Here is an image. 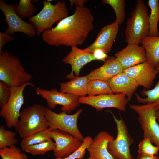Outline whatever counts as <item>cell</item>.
Masks as SVG:
<instances>
[{
	"label": "cell",
	"instance_id": "3957f363",
	"mask_svg": "<svg viewBox=\"0 0 159 159\" xmlns=\"http://www.w3.org/2000/svg\"><path fill=\"white\" fill-rule=\"evenodd\" d=\"M149 15L147 6L142 0H138L127 19L125 31V42L139 45L141 40L148 36Z\"/></svg>",
	"mask_w": 159,
	"mask_h": 159
},
{
	"label": "cell",
	"instance_id": "836d02e7",
	"mask_svg": "<svg viewBox=\"0 0 159 159\" xmlns=\"http://www.w3.org/2000/svg\"><path fill=\"white\" fill-rule=\"evenodd\" d=\"M11 95L10 87L0 81V107L4 106L9 100Z\"/></svg>",
	"mask_w": 159,
	"mask_h": 159
},
{
	"label": "cell",
	"instance_id": "d6a6232c",
	"mask_svg": "<svg viewBox=\"0 0 159 159\" xmlns=\"http://www.w3.org/2000/svg\"><path fill=\"white\" fill-rule=\"evenodd\" d=\"M93 139L89 136L85 137L81 146L75 151L67 157L64 158H56L54 159H82L87 148L92 142Z\"/></svg>",
	"mask_w": 159,
	"mask_h": 159
},
{
	"label": "cell",
	"instance_id": "f1b7e54d",
	"mask_svg": "<svg viewBox=\"0 0 159 159\" xmlns=\"http://www.w3.org/2000/svg\"><path fill=\"white\" fill-rule=\"evenodd\" d=\"M15 11L16 14L22 19L34 16L37 9L31 0H20L19 4L16 5Z\"/></svg>",
	"mask_w": 159,
	"mask_h": 159
},
{
	"label": "cell",
	"instance_id": "ac0fdd59",
	"mask_svg": "<svg viewBox=\"0 0 159 159\" xmlns=\"http://www.w3.org/2000/svg\"><path fill=\"white\" fill-rule=\"evenodd\" d=\"M114 139L107 131L99 132L87 149L89 154L87 159H114L107 149L108 143Z\"/></svg>",
	"mask_w": 159,
	"mask_h": 159
},
{
	"label": "cell",
	"instance_id": "f546056e",
	"mask_svg": "<svg viewBox=\"0 0 159 159\" xmlns=\"http://www.w3.org/2000/svg\"><path fill=\"white\" fill-rule=\"evenodd\" d=\"M16 133L12 131L6 130L5 126L0 127V149L10 148L15 145L18 140L15 137Z\"/></svg>",
	"mask_w": 159,
	"mask_h": 159
},
{
	"label": "cell",
	"instance_id": "7a4b0ae2",
	"mask_svg": "<svg viewBox=\"0 0 159 159\" xmlns=\"http://www.w3.org/2000/svg\"><path fill=\"white\" fill-rule=\"evenodd\" d=\"M49 128L45 107L38 104L23 109L14 128L22 139Z\"/></svg>",
	"mask_w": 159,
	"mask_h": 159
},
{
	"label": "cell",
	"instance_id": "4316f807",
	"mask_svg": "<svg viewBox=\"0 0 159 159\" xmlns=\"http://www.w3.org/2000/svg\"><path fill=\"white\" fill-rule=\"evenodd\" d=\"M52 130L49 127L22 139L21 143L22 150L28 146L37 144L51 138V132Z\"/></svg>",
	"mask_w": 159,
	"mask_h": 159
},
{
	"label": "cell",
	"instance_id": "f35d334b",
	"mask_svg": "<svg viewBox=\"0 0 159 159\" xmlns=\"http://www.w3.org/2000/svg\"><path fill=\"white\" fill-rule=\"evenodd\" d=\"M157 120L158 123L159 124V110H157L156 112Z\"/></svg>",
	"mask_w": 159,
	"mask_h": 159
},
{
	"label": "cell",
	"instance_id": "ab89813d",
	"mask_svg": "<svg viewBox=\"0 0 159 159\" xmlns=\"http://www.w3.org/2000/svg\"><path fill=\"white\" fill-rule=\"evenodd\" d=\"M156 69L158 71V73L159 74V64L156 67Z\"/></svg>",
	"mask_w": 159,
	"mask_h": 159
},
{
	"label": "cell",
	"instance_id": "4fadbf2b",
	"mask_svg": "<svg viewBox=\"0 0 159 159\" xmlns=\"http://www.w3.org/2000/svg\"><path fill=\"white\" fill-rule=\"evenodd\" d=\"M51 137L55 144L53 151L56 158L67 157L77 150L82 144V142L73 135L59 129L52 130Z\"/></svg>",
	"mask_w": 159,
	"mask_h": 159
},
{
	"label": "cell",
	"instance_id": "d4e9b609",
	"mask_svg": "<svg viewBox=\"0 0 159 159\" xmlns=\"http://www.w3.org/2000/svg\"><path fill=\"white\" fill-rule=\"evenodd\" d=\"M141 94L146 97L142 98L137 93L135 94L137 100L138 102L144 104L155 103L156 109L159 110V80L153 89L147 90L144 88L142 91Z\"/></svg>",
	"mask_w": 159,
	"mask_h": 159
},
{
	"label": "cell",
	"instance_id": "1f68e13d",
	"mask_svg": "<svg viewBox=\"0 0 159 159\" xmlns=\"http://www.w3.org/2000/svg\"><path fill=\"white\" fill-rule=\"evenodd\" d=\"M0 156L2 159H28L26 155L15 145L0 149Z\"/></svg>",
	"mask_w": 159,
	"mask_h": 159
},
{
	"label": "cell",
	"instance_id": "ba28073f",
	"mask_svg": "<svg viewBox=\"0 0 159 159\" xmlns=\"http://www.w3.org/2000/svg\"><path fill=\"white\" fill-rule=\"evenodd\" d=\"M80 109L72 115H68L65 111L55 113L45 107V116L52 130L59 129L73 135L81 142L84 137L80 131L77 126L78 117L83 111Z\"/></svg>",
	"mask_w": 159,
	"mask_h": 159
},
{
	"label": "cell",
	"instance_id": "ffe728a7",
	"mask_svg": "<svg viewBox=\"0 0 159 159\" xmlns=\"http://www.w3.org/2000/svg\"><path fill=\"white\" fill-rule=\"evenodd\" d=\"M113 93L125 94L129 101L140 86L133 79L122 72L107 81Z\"/></svg>",
	"mask_w": 159,
	"mask_h": 159
},
{
	"label": "cell",
	"instance_id": "484cf974",
	"mask_svg": "<svg viewBox=\"0 0 159 159\" xmlns=\"http://www.w3.org/2000/svg\"><path fill=\"white\" fill-rule=\"evenodd\" d=\"M55 147V143L51 138L41 143L26 147L22 150L34 155H43L48 151H53Z\"/></svg>",
	"mask_w": 159,
	"mask_h": 159
},
{
	"label": "cell",
	"instance_id": "cb8c5ba5",
	"mask_svg": "<svg viewBox=\"0 0 159 159\" xmlns=\"http://www.w3.org/2000/svg\"><path fill=\"white\" fill-rule=\"evenodd\" d=\"M113 94L107 82L100 80L90 81L87 86V94L95 96L102 94Z\"/></svg>",
	"mask_w": 159,
	"mask_h": 159
},
{
	"label": "cell",
	"instance_id": "9c48e42d",
	"mask_svg": "<svg viewBox=\"0 0 159 159\" xmlns=\"http://www.w3.org/2000/svg\"><path fill=\"white\" fill-rule=\"evenodd\" d=\"M28 86L34 87L30 82L19 86L10 87V96L7 103L2 107L0 115L4 119L8 128H14L18 121L21 107L24 103L23 92Z\"/></svg>",
	"mask_w": 159,
	"mask_h": 159
},
{
	"label": "cell",
	"instance_id": "2e32d148",
	"mask_svg": "<svg viewBox=\"0 0 159 159\" xmlns=\"http://www.w3.org/2000/svg\"><path fill=\"white\" fill-rule=\"evenodd\" d=\"M115 57L123 69L147 61L144 47L133 44H128L122 49L115 54Z\"/></svg>",
	"mask_w": 159,
	"mask_h": 159
},
{
	"label": "cell",
	"instance_id": "30bf717a",
	"mask_svg": "<svg viewBox=\"0 0 159 159\" xmlns=\"http://www.w3.org/2000/svg\"><path fill=\"white\" fill-rule=\"evenodd\" d=\"M35 91L37 95L46 100L50 109H54L57 105H59L62 106V111H65L69 114L80 105L79 97L71 94L59 92L55 88L47 90L37 87Z\"/></svg>",
	"mask_w": 159,
	"mask_h": 159
},
{
	"label": "cell",
	"instance_id": "4dcf8cb0",
	"mask_svg": "<svg viewBox=\"0 0 159 159\" xmlns=\"http://www.w3.org/2000/svg\"><path fill=\"white\" fill-rule=\"evenodd\" d=\"M152 144L149 139L144 138L138 144V154L149 156L157 155L159 152V149L157 146H154Z\"/></svg>",
	"mask_w": 159,
	"mask_h": 159
},
{
	"label": "cell",
	"instance_id": "603a6c76",
	"mask_svg": "<svg viewBox=\"0 0 159 159\" xmlns=\"http://www.w3.org/2000/svg\"><path fill=\"white\" fill-rule=\"evenodd\" d=\"M147 4L150 9L148 36H159L158 24L159 21V0H149Z\"/></svg>",
	"mask_w": 159,
	"mask_h": 159
},
{
	"label": "cell",
	"instance_id": "5b68a950",
	"mask_svg": "<svg viewBox=\"0 0 159 159\" xmlns=\"http://www.w3.org/2000/svg\"><path fill=\"white\" fill-rule=\"evenodd\" d=\"M42 4L43 7L41 11L28 19L29 22L34 26L37 36L68 16V11L64 1H59L53 4L48 0H44Z\"/></svg>",
	"mask_w": 159,
	"mask_h": 159
},
{
	"label": "cell",
	"instance_id": "e0dca14e",
	"mask_svg": "<svg viewBox=\"0 0 159 159\" xmlns=\"http://www.w3.org/2000/svg\"><path fill=\"white\" fill-rule=\"evenodd\" d=\"M96 60L92 53H89L77 46L71 47L69 53L62 59L65 64H69L72 67L71 73L66 78L71 79L74 76H79L81 69L85 64L93 61Z\"/></svg>",
	"mask_w": 159,
	"mask_h": 159
},
{
	"label": "cell",
	"instance_id": "9a60e30c",
	"mask_svg": "<svg viewBox=\"0 0 159 159\" xmlns=\"http://www.w3.org/2000/svg\"><path fill=\"white\" fill-rule=\"evenodd\" d=\"M119 25L116 21L107 25L101 29L94 42L84 49L93 53L96 49L102 50L106 53L110 51L119 30Z\"/></svg>",
	"mask_w": 159,
	"mask_h": 159
},
{
	"label": "cell",
	"instance_id": "74e56055",
	"mask_svg": "<svg viewBox=\"0 0 159 159\" xmlns=\"http://www.w3.org/2000/svg\"><path fill=\"white\" fill-rule=\"evenodd\" d=\"M136 159H159V157L157 155L153 156H149L138 154Z\"/></svg>",
	"mask_w": 159,
	"mask_h": 159
},
{
	"label": "cell",
	"instance_id": "5bb4252c",
	"mask_svg": "<svg viewBox=\"0 0 159 159\" xmlns=\"http://www.w3.org/2000/svg\"><path fill=\"white\" fill-rule=\"evenodd\" d=\"M122 72L145 89H150L158 73L156 68L147 61L123 69Z\"/></svg>",
	"mask_w": 159,
	"mask_h": 159
},
{
	"label": "cell",
	"instance_id": "8992f818",
	"mask_svg": "<svg viewBox=\"0 0 159 159\" xmlns=\"http://www.w3.org/2000/svg\"><path fill=\"white\" fill-rule=\"evenodd\" d=\"M129 106L138 115V120L143 131L144 138L149 139L159 149V124L156 116V104L152 103Z\"/></svg>",
	"mask_w": 159,
	"mask_h": 159
},
{
	"label": "cell",
	"instance_id": "d590c367",
	"mask_svg": "<svg viewBox=\"0 0 159 159\" xmlns=\"http://www.w3.org/2000/svg\"><path fill=\"white\" fill-rule=\"evenodd\" d=\"M96 60L105 61L109 58L107 54L99 49H95L92 53Z\"/></svg>",
	"mask_w": 159,
	"mask_h": 159
},
{
	"label": "cell",
	"instance_id": "d6986e66",
	"mask_svg": "<svg viewBox=\"0 0 159 159\" xmlns=\"http://www.w3.org/2000/svg\"><path fill=\"white\" fill-rule=\"evenodd\" d=\"M122 66L115 57H109L100 67L91 71L87 75L90 81L98 80L107 82L122 72Z\"/></svg>",
	"mask_w": 159,
	"mask_h": 159
},
{
	"label": "cell",
	"instance_id": "7c38bea8",
	"mask_svg": "<svg viewBox=\"0 0 159 159\" xmlns=\"http://www.w3.org/2000/svg\"><path fill=\"white\" fill-rule=\"evenodd\" d=\"M80 104L90 105L97 111L105 108H114L125 112L129 101L125 94H102L95 96H85L79 98Z\"/></svg>",
	"mask_w": 159,
	"mask_h": 159
},
{
	"label": "cell",
	"instance_id": "8fae6325",
	"mask_svg": "<svg viewBox=\"0 0 159 159\" xmlns=\"http://www.w3.org/2000/svg\"><path fill=\"white\" fill-rule=\"evenodd\" d=\"M15 6L16 5L7 4L4 0L0 1V9L5 16L4 20L8 26L5 32L10 35L20 32L30 38L34 37L36 35L34 26L32 24L24 21L16 14Z\"/></svg>",
	"mask_w": 159,
	"mask_h": 159
},
{
	"label": "cell",
	"instance_id": "277c9868",
	"mask_svg": "<svg viewBox=\"0 0 159 159\" xmlns=\"http://www.w3.org/2000/svg\"><path fill=\"white\" fill-rule=\"evenodd\" d=\"M32 77L26 71L17 56L7 50L0 53V81L10 87L29 82Z\"/></svg>",
	"mask_w": 159,
	"mask_h": 159
},
{
	"label": "cell",
	"instance_id": "7402d4cb",
	"mask_svg": "<svg viewBox=\"0 0 159 159\" xmlns=\"http://www.w3.org/2000/svg\"><path fill=\"white\" fill-rule=\"evenodd\" d=\"M140 44L145 50L147 61L156 68L159 64V36L146 37Z\"/></svg>",
	"mask_w": 159,
	"mask_h": 159
},
{
	"label": "cell",
	"instance_id": "83f0119b",
	"mask_svg": "<svg viewBox=\"0 0 159 159\" xmlns=\"http://www.w3.org/2000/svg\"><path fill=\"white\" fill-rule=\"evenodd\" d=\"M104 4L110 6L114 10L116 15V20L119 25H122L125 17V3L124 0H103Z\"/></svg>",
	"mask_w": 159,
	"mask_h": 159
},
{
	"label": "cell",
	"instance_id": "44dd1931",
	"mask_svg": "<svg viewBox=\"0 0 159 159\" xmlns=\"http://www.w3.org/2000/svg\"><path fill=\"white\" fill-rule=\"evenodd\" d=\"M89 81L87 75L74 76L69 81L60 83V91L73 95L79 98L85 96L87 95V86Z\"/></svg>",
	"mask_w": 159,
	"mask_h": 159
},
{
	"label": "cell",
	"instance_id": "6da1fadb",
	"mask_svg": "<svg viewBox=\"0 0 159 159\" xmlns=\"http://www.w3.org/2000/svg\"><path fill=\"white\" fill-rule=\"evenodd\" d=\"M76 6L73 14L42 33V39L48 44L71 47L82 45L94 30V17L90 9L84 6Z\"/></svg>",
	"mask_w": 159,
	"mask_h": 159
},
{
	"label": "cell",
	"instance_id": "8d00e7d4",
	"mask_svg": "<svg viewBox=\"0 0 159 159\" xmlns=\"http://www.w3.org/2000/svg\"><path fill=\"white\" fill-rule=\"evenodd\" d=\"M70 3L71 7H72L74 4L76 5H77L79 6H84V4L87 2L86 0H70L69 1Z\"/></svg>",
	"mask_w": 159,
	"mask_h": 159
},
{
	"label": "cell",
	"instance_id": "e575fe53",
	"mask_svg": "<svg viewBox=\"0 0 159 159\" xmlns=\"http://www.w3.org/2000/svg\"><path fill=\"white\" fill-rule=\"evenodd\" d=\"M14 38L5 32H0V53L2 51V48L8 42L14 40Z\"/></svg>",
	"mask_w": 159,
	"mask_h": 159
},
{
	"label": "cell",
	"instance_id": "52a82bcc",
	"mask_svg": "<svg viewBox=\"0 0 159 159\" xmlns=\"http://www.w3.org/2000/svg\"><path fill=\"white\" fill-rule=\"evenodd\" d=\"M111 113L116 125L117 133L116 138L107 144L108 152L114 159H134L130 150L134 140L129 133L127 125L121 116L118 119L112 112Z\"/></svg>",
	"mask_w": 159,
	"mask_h": 159
}]
</instances>
